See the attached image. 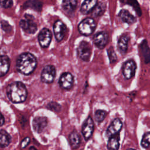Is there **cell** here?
I'll use <instances>...</instances> for the list:
<instances>
[{
    "label": "cell",
    "instance_id": "30bf717a",
    "mask_svg": "<svg viewBox=\"0 0 150 150\" xmlns=\"http://www.w3.org/2000/svg\"><path fill=\"white\" fill-rule=\"evenodd\" d=\"M52 33L51 32L46 28L42 29L38 34V41L42 47L46 48L47 47L52 40Z\"/></svg>",
    "mask_w": 150,
    "mask_h": 150
},
{
    "label": "cell",
    "instance_id": "9a60e30c",
    "mask_svg": "<svg viewBox=\"0 0 150 150\" xmlns=\"http://www.w3.org/2000/svg\"><path fill=\"white\" fill-rule=\"evenodd\" d=\"M129 40V36L127 34H123L118 38L117 47L119 52L122 55H124L127 52Z\"/></svg>",
    "mask_w": 150,
    "mask_h": 150
},
{
    "label": "cell",
    "instance_id": "4dcf8cb0",
    "mask_svg": "<svg viewBox=\"0 0 150 150\" xmlns=\"http://www.w3.org/2000/svg\"><path fill=\"white\" fill-rule=\"evenodd\" d=\"M1 6L3 8L8 9L12 6L13 0H0Z\"/></svg>",
    "mask_w": 150,
    "mask_h": 150
},
{
    "label": "cell",
    "instance_id": "7a4b0ae2",
    "mask_svg": "<svg viewBox=\"0 0 150 150\" xmlns=\"http://www.w3.org/2000/svg\"><path fill=\"white\" fill-rule=\"evenodd\" d=\"M6 94L9 100L13 103L24 102L28 96L25 85L21 81H16L10 83L6 87Z\"/></svg>",
    "mask_w": 150,
    "mask_h": 150
},
{
    "label": "cell",
    "instance_id": "484cf974",
    "mask_svg": "<svg viewBox=\"0 0 150 150\" xmlns=\"http://www.w3.org/2000/svg\"><path fill=\"white\" fill-rule=\"evenodd\" d=\"M121 3L131 6L138 16H141L142 15V11L139 4L137 0H120Z\"/></svg>",
    "mask_w": 150,
    "mask_h": 150
},
{
    "label": "cell",
    "instance_id": "e0dca14e",
    "mask_svg": "<svg viewBox=\"0 0 150 150\" xmlns=\"http://www.w3.org/2000/svg\"><path fill=\"white\" fill-rule=\"evenodd\" d=\"M118 16L122 22L129 25H132L137 21L136 18L126 9H121L118 13Z\"/></svg>",
    "mask_w": 150,
    "mask_h": 150
},
{
    "label": "cell",
    "instance_id": "44dd1931",
    "mask_svg": "<svg viewBox=\"0 0 150 150\" xmlns=\"http://www.w3.org/2000/svg\"><path fill=\"white\" fill-rule=\"evenodd\" d=\"M69 140L70 146L72 149H77L79 147L81 142V139L79 134L76 131H73L70 134L69 137Z\"/></svg>",
    "mask_w": 150,
    "mask_h": 150
},
{
    "label": "cell",
    "instance_id": "6da1fadb",
    "mask_svg": "<svg viewBox=\"0 0 150 150\" xmlns=\"http://www.w3.org/2000/svg\"><path fill=\"white\" fill-rule=\"evenodd\" d=\"M37 66L36 57L30 53H21L17 58L16 67L18 72L23 75H29L35 70Z\"/></svg>",
    "mask_w": 150,
    "mask_h": 150
},
{
    "label": "cell",
    "instance_id": "e575fe53",
    "mask_svg": "<svg viewBox=\"0 0 150 150\" xmlns=\"http://www.w3.org/2000/svg\"><path fill=\"white\" fill-rule=\"evenodd\" d=\"M29 150H38V149H37L35 146H30V148H29Z\"/></svg>",
    "mask_w": 150,
    "mask_h": 150
},
{
    "label": "cell",
    "instance_id": "ba28073f",
    "mask_svg": "<svg viewBox=\"0 0 150 150\" xmlns=\"http://www.w3.org/2000/svg\"><path fill=\"white\" fill-rule=\"evenodd\" d=\"M74 83L73 76L70 72H64L60 76L59 84L60 87L66 90H70Z\"/></svg>",
    "mask_w": 150,
    "mask_h": 150
},
{
    "label": "cell",
    "instance_id": "5b68a950",
    "mask_svg": "<svg viewBox=\"0 0 150 150\" xmlns=\"http://www.w3.org/2000/svg\"><path fill=\"white\" fill-rule=\"evenodd\" d=\"M77 52L78 56L84 62H88L90 60L92 50L91 46L88 42L85 40L81 41L78 46Z\"/></svg>",
    "mask_w": 150,
    "mask_h": 150
},
{
    "label": "cell",
    "instance_id": "3957f363",
    "mask_svg": "<svg viewBox=\"0 0 150 150\" xmlns=\"http://www.w3.org/2000/svg\"><path fill=\"white\" fill-rule=\"evenodd\" d=\"M19 25L25 32L29 34L35 33L38 29L34 17L29 14L25 15L24 17L20 21Z\"/></svg>",
    "mask_w": 150,
    "mask_h": 150
},
{
    "label": "cell",
    "instance_id": "2e32d148",
    "mask_svg": "<svg viewBox=\"0 0 150 150\" xmlns=\"http://www.w3.org/2000/svg\"><path fill=\"white\" fill-rule=\"evenodd\" d=\"M139 49L142 54L144 61L146 64H150V47L146 39L143 40L140 45Z\"/></svg>",
    "mask_w": 150,
    "mask_h": 150
},
{
    "label": "cell",
    "instance_id": "836d02e7",
    "mask_svg": "<svg viewBox=\"0 0 150 150\" xmlns=\"http://www.w3.org/2000/svg\"><path fill=\"white\" fill-rule=\"evenodd\" d=\"M5 122V118L2 114H1V125L2 126Z\"/></svg>",
    "mask_w": 150,
    "mask_h": 150
},
{
    "label": "cell",
    "instance_id": "277c9868",
    "mask_svg": "<svg viewBox=\"0 0 150 150\" xmlns=\"http://www.w3.org/2000/svg\"><path fill=\"white\" fill-rule=\"evenodd\" d=\"M96 28V23L94 20L91 18H87L79 23L78 26L80 33L85 36L91 35Z\"/></svg>",
    "mask_w": 150,
    "mask_h": 150
},
{
    "label": "cell",
    "instance_id": "4fadbf2b",
    "mask_svg": "<svg viewBox=\"0 0 150 150\" xmlns=\"http://www.w3.org/2000/svg\"><path fill=\"white\" fill-rule=\"evenodd\" d=\"M66 30V26L62 21L58 20L55 22L53 25V32L55 38L57 42H60L63 39Z\"/></svg>",
    "mask_w": 150,
    "mask_h": 150
},
{
    "label": "cell",
    "instance_id": "d6a6232c",
    "mask_svg": "<svg viewBox=\"0 0 150 150\" xmlns=\"http://www.w3.org/2000/svg\"><path fill=\"white\" fill-rule=\"evenodd\" d=\"M30 141V139L29 137H26L25 138H23L22 139V141H21V148H25L26 146H27L28 145Z\"/></svg>",
    "mask_w": 150,
    "mask_h": 150
},
{
    "label": "cell",
    "instance_id": "d590c367",
    "mask_svg": "<svg viewBox=\"0 0 150 150\" xmlns=\"http://www.w3.org/2000/svg\"><path fill=\"white\" fill-rule=\"evenodd\" d=\"M127 150H135V149H132V148H129V149H127Z\"/></svg>",
    "mask_w": 150,
    "mask_h": 150
},
{
    "label": "cell",
    "instance_id": "9c48e42d",
    "mask_svg": "<svg viewBox=\"0 0 150 150\" xmlns=\"http://www.w3.org/2000/svg\"><path fill=\"white\" fill-rule=\"evenodd\" d=\"M93 40L97 47L100 49H103L108 43V35L104 31L98 32L94 35Z\"/></svg>",
    "mask_w": 150,
    "mask_h": 150
},
{
    "label": "cell",
    "instance_id": "4316f807",
    "mask_svg": "<svg viewBox=\"0 0 150 150\" xmlns=\"http://www.w3.org/2000/svg\"><path fill=\"white\" fill-rule=\"evenodd\" d=\"M107 114V112L105 110H97L94 113V119L97 122H101L106 117Z\"/></svg>",
    "mask_w": 150,
    "mask_h": 150
},
{
    "label": "cell",
    "instance_id": "d6986e66",
    "mask_svg": "<svg viewBox=\"0 0 150 150\" xmlns=\"http://www.w3.org/2000/svg\"><path fill=\"white\" fill-rule=\"evenodd\" d=\"M97 3V0H84L81 4L80 12L84 15L90 13Z\"/></svg>",
    "mask_w": 150,
    "mask_h": 150
},
{
    "label": "cell",
    "instance_id": "8fae6325",
    "mask_svg": "<svg viewBox=\"0 0 150 150\" xmlns=\"http://www.w3.org/2000/svg\"><path fill=\"white\" fill-rule=\"evenodd\" d=\"M122 127V122L120 118H115L107 128L105 135L107 138H110L115 135L119 134Z\"/></svg>",
    "mask_w": 150,
    "mask_h": 150
},
{
    "label": "cell",
    "instance_id": "603a6c76",
    "mask_svg": "<svg viewBox=\"0 0 150 150\" xmlns=\"http://www.w3.org/2000/svg\"><path fill=\"white\" fill-rule=\"evenodd\" d=\"M106 9V5L103 2H99L90 12L91 15L94 18L99 17L104 14Z\"/></svg>",
    "mask_w": 150,
    "mask_h": 150
},
{
    "label": "cell",
    "instance_id": "5bb4252c",
    "mask_svg": "<svg viewBox=\"0 0 150 150\" xmlns=\"http://www.w3.org/2000/svg\"><path fill=\"white\" fill-rule=\"evenodd\" d=\"M47 125V118L45 117H36L32 121V127L37 133H41Z\"/></svg>",
    "mask_w": 150,
    "mask_h": 150
},
{
    "label": "cell",
    "instance_id": "d4e9b609",
    "mask_svg": "<svg viewBox=\"0 0 150 150\" xmlns=\"http://www.w3.org/2000/svg\"><path fill=\"white\" fill-rule=\"evenodd\" d=\"M11 142V137L5 130L1 129L0 131V146L5 148L8 146Z\"/></svg>",
    "mask_w": 150,
    "mask_h": 150
},
{
    "label": "cell",
    "instance_id": "cb8c5ba5",
    "mask_svg": "<svg viewBox=\"0 0 150 150\" xmlns=\"http://www.w3.org/2000/svg\"><path fill=\"white\" fill-rule=\"evenodd\" d=\"M24 9L30 8L36 11H40L42 8V3L39 0H28L23 5Z\"/></svg>",
    "mask_w": 150,
    "mask_h": 150
},
{
    "label": "cell",
    "instance_id": "ffe728a7",
    "mask_svg": "<svg viewBox=\"0 0 150 150\" xmlns=\"http://www.w3.org/2000/svg\"><path fill=\"white\" fill-rule=\"evenodd\" d=\"M10 67V59L6 55H1L0 63V76L2 77L8 71Z\"/></svg>",
    "mask_w": 150,
    "mask_h": 150
},
{
    "label": "cell",
    "instance_id": "f1b7e54d",
    "mask_svg": "<svg viewBox=\"0 0 150 150\" xmlns=\"http://www.w3.org/2000/svg\"><path fill=\"white\" fill-rule=\"evenodd\" d=\"M107 53H108V58H109L110 63H115L117 60V56L116 55V53H115L114 47L112 46H110L107 49Z\"/></svg>",
    "mask_w": 150,
    "mask_h": 150
},
{
    "label": "cell",
    "instance_id": "83f0119b",
    "mask_svg": "<svg viewBox=\"0 0 150 150\" xmlns=\"http://www.w3.org/2000/svg\"><path fill=\"white\" fill-rule=\"evenodd\" d=\"M141 145L144 148H150V132H145L141 139Z\"/></svg>",
    "mask_w": 150,
    "mask_h": 150
},
{
    "label": "cell",
    "instance_id": "1f68e13d",
    "mask_svg": "<svg viewBox=\"0 0 150 150\" xmlns=\"http://www.w3.org/2000/svg\"><path fill=\"white\" fill-rule=\"evenodd\" d=\"M1 27L2 29L6 32H9L11 29V26H10V25L5 21H1Z\"/></svg>",
    "mask_w": 150,
    "mask_h": 150
},
{
    "label": "cell",
    "instance_id": "f546056e",
    "mask_svg": "<svg viewBox=\"0 0 150 150\" xmlns=\"http://www.w3.org/2000/svg\"><path fill=\"white\" fill-rule=\"evenodd\" d=\"M46 108L50 111L54 112H59L61 110V105L55 101H51L47 104Z\"/></svg>",
    "mask_w": 150,
    "mask_h": 150
},
{
    "label": "cell",
    "instance_id": "8992f818",
    "mask_svg": "<svg viewBox=\"0 0 150 150\" xmlns=\"http://www.w3.org/2000/svg\"><path fill=\"white\" fill-rule=\"evenodd\" d=\"M137 70V64L132 59H129L125 62L122 66V73L124 78L127 80L131 79L135 74Z\"/></svg>",
    "mask_w": 150,
    "mask_h": 150
},
{
    "label": "cell",
    "instance_id": "ac0fdd59",
    "mask_svg": "<svg viewBox=\"0 0 150 150\" xmlns=\"http://www.w3.org/2000/svg\"><path fill=\"white\" fill-rule=\"evenodd\" d=\"M77 5V0H63L62 8L64 11L69 15H71L76 10Z\"/></svg>",
    "mask_w": 150,
    "mask_h": 150
},
{
    "label": "cell",
    "instance_id": "52a82bcc",
    "mask_svg": "<svg viewBox=\"0 0 150 150\" xmlns=\"http://www.w3.org/2000/svg\"><path fill=\"white\" fill-rule=\"evenodd\" d=\"M56 74L55 67L53 65H47L44 67L40 75L41 81L45 83H52L54 80Z\"/></svg>",
    "mask_w": 150,
    "mask_h": 150
},
{
    "label": "cell",
    "instance_id": "7c38bea8",
    "mask_svg": "<svg viewBox=\"0 0 150 150\" xmlns=\"http://www.w3.org/2000/svg\"><path fill=\"white\" fill-rule=\"evenodd\" d=\"M94 122L91 117H88L87 119L84 121L82 128L81 132L86 140H88L93 135L94 131Z\"/></svg>",
    "mask_w": 150,
    "mask_h": 150
},
{
    "label": "cell",
    "instance_id": "7402d4cb",
    "mask_svg": "<svg viewBox=\"0 0 150 150\" xmlns=\"http://www.w3.org/2000/svg\"><path fill=\"white\" fill-rule=\"evenodd\" d=\"M120 147V134H118L109 138L107 148L108 150H118Z\"/></svg>",
    "mask_w": 150,
    "mask_h": 150
}]
</instances>
